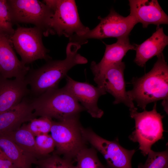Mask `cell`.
<instances>
[{"mask_svg": "<svg viewBox=\"0 0 168 168\" xmlns=\"http://www.w3.org/2000/svg\"><path fill=\"white\" fill-rule=\"evenodd\" d=\"M81 47L79 44L69 42L65 59H51L38 68L30 70L25 77L30 86V93L35 97L49 90L58 88L59 82L71 69L76 65L87 63V59L77 52Z\"/></svg>", "mask_w": 168, "mask_h": 168, "instance_id": "1", "label": "cell"}, {"mask_svg": "<svg viewBox=\"0 0 168 168\" xmlns=\"http://www.w3.org/2000/svg\"><path fill=\"white\" fill-rule=\"evenodd\" d=\"M157 57L149 72L139 78H132L133 88L127 93L130 99L144 110L148 104L163 100L162 105L168 114V66L162 53Z\"/></svg>", "mask_w": 168, "mask_h": 168, "instance_id": "2", "label": "cell"}, {"mask_svg": "<svg viewBox=\"0 0 168 168\" xmlns=\"http://www.w3.org/2000/svg\"><path fill=\"white\" fill-rule=\"evenodd\" d=\"M30 103L36 117H45L58 121L78 116L81 112L85 110L64 86L49 90L34 98Z\"/></svg>", "mask_w": 168, "mask_h": 168, "instance_id": "3", "label": "cell"}, {"mask_svg": "<svg viewBox=\"0 0 168 168\" xmlns=\"http://www.w3.org/2000/svg\"><path fill=\"white\" fill-rule=\"evenodd\" d=\"M129 110L130 116L135 122V129L129 136V139L138 143L139 149L145 156L151 150L152 146L162 138L164 116L157 112L156 102L154 103L151 111L145 110L139 112L136 107Z\"/></svg>", "mask_w": 168, "mask_h": 168, "instance_id": "4", "label": "cell"}, {"mask_svg": "<svg viewBox=\"0 0 168 168\" xmlns=\"http://www.w3.org/2000/svg\"><path fill=\"white\" fill-rule=\"evenodd\" d=\"M79 116L53 121L50 132L55 144L53 154L73 161L86 143L82 133Z\"/></svg>", "mask_w": 168, "mask_h": 168, "instance_id": "5", "label": "cell"}, {"mask_svg": "<svg viewBox=\"0 0 168 168\" xmlns=\"http://www.w3.org/2000/svg\"><path fill=\"white\" fill-rule=\"evenodd\" d=\"M43 1L53 10L51 34L70 38L87 32L90 29L82 23L75 0H45Z\"/></svg>", "mask_w": 168, "mask_h": 168, "instance_id": "6", "label": "cell"}, {"mask_svg": "<svg viewBox=\"0 0 168 168\" xmlns=\"http://www.w3.org/2000/svg\"><path fill=\"white\" fill-rule=\"evenodd\" d=\"M99 23L94 29L79 36H73L69 39V42L76 43L81 45L86 44L89 39H102L114 37L117 39L129 36L137 23L135 18L130 14L126 17L117 13L113 8L108 15L104 18L99 16Z\"/></svg>", "mask_w": 168, "mask_h": 168, "instance_id": "7", "label": "cell"}, {"mask_svg": "<svg viewBox=\"0 0 168 168\" xmlns=\"http://www.w3.org/2000/svg\"><path fill=\"white\" fill-rule=\"evenodd\" d=\"M13 22L32 24L45 36L51 34L52 9L43 1L38 0H8Z\"/></svg>", "mask_w": 168, "mask_h": 168, "instance_id": "8", "label": "cell"}, {"mask_svg": "<svg viewBox=\"0 0 168 168\" xmlns=\"http://www.w3.org/2000/svg\"><path fill=\"white\" fill-rule=\"evenodd\" d=\"M44 33L39 28L18 27L10 36L12 44L26 65L38 59L47 61L51 59L49 51L44 46L42 40Z\"/></svg>", "mask_w": 168, "mask_h": 168, "instance_id": "9", "label": "cell"}, {"mask_svg": "<svg viewBox=\"0 0 168 168\" xmlns=\"http://www.w3.org/2000/svg\"><path fill=\"white\" fill-rule=\"evenodd\" d=\"M83 137L94 149L100 152L110 168H132L131 161L135 149L128 150L120 144L116 138L113 141L107 140L100 136L91 129L82 127Z\"/></svg>", "mask_w": 168, "mask_h": 168, "instance_id": "10", "label": "cell"}, {"mask_svg": "<svg viewBox=\"0 0 168 168\" xmlns=\"http://www.w3.org/2000/svg\"><path fill=\"white\" fill-rule=\"evenodd\" d=\"M66 80L64 87L81 102L85 110L92 117L101 118L104 111L98 107L97 102L100 96L106 94L104 89L87 82L76 81L67 75Z\"/></svg>", "mask_w": 168, "mask_h": 168, "instance_id": "11", "label": "cell"}, {"mask_svg": "<svg viewBox=\"0 0 168 168\" xmlns=\"http://www.w3.org/2000/svg\"><path fill=\"white\" fill-rule=\"evenodd\" d=\"M125 67V63L122 61L108 68L103 74L101 87L114 97V104L122 103L129 109H133L136 107L126 90Z\"/></svg>", "mask_w": 168, "mask_h": 168, "instance_id": "12", "label": "cell"}, {"mask_svg": "<svg viewBox=\"0 0 168 168\" xmlns=\"http://www.w3.org/2000/svg\"><path fill=\"white\" fill-rule=\"evenodd\" d=\"M115 43L107 44L104 55L100 62H91V69L94 75V81L100 87L102 85L104 73L110 66L122 62L123 57L130 50H136V46L130 43L128 36L117 39Z\"/></svg>", "mask_w": 168, "mask_h": 168, "instance_id": "13", "label": "cell"}, {"mask_svg": "<svg viewBox=\"0 0 168 168\" xmlns=\"http://www.w3.org/2000/svg\"><path fill=\"white\" fill-rule=\"evenodd\" d=\"M10 36L0 31V74L5 79H24L30 70L17 57Z\"/></svg>", "mask_w": 168, "mask_h": 168, "instance_id": "14", "label": "cell"}, {"mask_svg": "<svg viewBox=\"0 0 168 168\" xmlns=\"http://www.w3.org/2000/svg\"><path fill=\"white\" fill-rule=\"evenodd\" d=\"M130 14L135 18L137 23H141L146 28L150 24L159 26L168 24V16L157 0H130Z\"/></svg>", "mask_w": 168, "mask_h": 168, "instance_id": "15", "label": "cell"}, {"mask_svg": "<svg viewBox=\"0 0 168 168\" xmlns=\"http://www.w3.org/2000/svg\"><path fill=\"white\" fill-rule=\"evenodd\" d=\"M25 78L5 79L0 76V114L20 104L30 93Z\"/></svg>", "mask_w": 168, "mask_h": 168, "instance_id": "16", "label": "cell"}, {"mask_svg": "<svg viewBox=\"0 0 168 168\" xmlns=\"http://www.w3.org/2000/svg\"><path fill=\"white\" fill-rule=\"evenodd\" d=\"M36 118L30 100L25 97L16 106L0 114V133L16 130Z\"/></svg>", "mask_w": 168, "mask_h": 168, "instance_id": "17", "label": "cell"}, {"mask_svg": "<svg viewBox=\"0 0 168 168\" xmlns=\"http://www.w3.org/2000/svg\"><path fill=\"white\" fill-rule=\"evenodd\" d=\"M168 44V36L164 33L163 27L157 26L156 31L150 37L136 46L134 62L143 67L149 60L162 53Z\"/></svg>", "mask_w": 168, "mask_h": 168, "instance_id": "18", "label": "cell"}, {"mask_svg": "<svg viewBox=\"0 0 168 168\" xmlns=\"http://www.w3.org/2000/svg\"><path fill=\"white\" fill-rule=\"evenodd\" d=\"M0 149L17 168H31L32 165L37 160L4 133H0Z\"/></svg>", "mask_w": 168, "mask_h": 168, "instance_id": "19", "label": "cell"}, {"mask_svg": "<svg viewBox=\"0 0 168 168\" xmlns=\"http://www.w3.org/2000/svg\"><path fill=\"white\" fill-rule=\"evenodd\" d=\"M4 133L19 146L31 154L37 159L42 158L38 152L35 143V136L23 124L19 129Z\"/></svg>", "mask_w": 168, "mask_h": 168, "instance_id": "20", "label": "cell"}, {"mask_svg": "<svg viewBox=\"0 0 168 168\" xmlns=\"http://www.w3.org/2000/svg\"><path fill=\"white\" fill-rule=\"evenodd\" d=\"M77 168H110L100 161L96 150L85 147L77 153L76 158Z\"/></svg>", "mask_w": 168, "mask_h": 168, "instance_id": "21", "label": "cell"}, {"mask_svg": "<svg viewBox=\"0 0 168 168\" xmlns=\"http://www.w3.org/2000/svg\"><path fill=\"white\" fill-rule=\"evenodd\" d=\"M35 168H77L73 161L53 154L37 160Z\"/></svg>", "mask_w": 168, "mask_h": 168, "instance_id": "22", "label": "cell"}, {"mask_svg": "<svg viewBox=\"0 0 168 168\" xmlns=\"http://www.w3.org/2000/svg\"><path fill=\"white\" fill-rule=\"evenodd\" d=\"M147 159L143 164H139L138 168H168V150L155 152L152 149L148 152Z\"/></svg>", "mask_w": 168, "mask_h": 168, "instance_id": "23", "label": "cell"}, {"mask_svg": "<svg viewBox=\"0 0 168 168\" xmlns=\"http://www.w3.org/2000/svg\"><path fill=\"white\" fill-rule=\"evenodd\" d=\"M53 120L45 117H40L32 119L27 124V128L35 136L48 134L50 132Z\"/></svg>", "mask_w": 168, "mask_h": 168, "instance_id": "24", "label": "cell"}, {"mask_svg": "<svg viewBox=\"0 0 168 168\" xmlns=\"http://www.w3.org/2000/svg\"><path fill=\"white\" fill-rule=\"evenodd\" d=\"M12 23L7 0H0V31L11 36L15 31Z\"/></svg>", "mask_w": 168, "mask_h": 168, "instance_id": "25", "label": "cell"}, {"mask_svg": "<svg viewBox=\"0 0 168 168\" xmlns=\"http://www.w3.org/2000/svg\"><path fill=\"white\" fill-rule=\"evenodd\" d=\"M35 137L36 148L42 158L49 155L54 151L55 144L51 135L44 134Z\"/></svg>", "mask_w": 168, "mask_h": 168, "instance_id": "26", "label": "cell"}, {"mask_svg": "<svg viewBox=\"0 0 168 168\" xmlns=\"http://www.w3.org/2000/svg\"><path fill=\"white\" fill-rule=\"evenodd\" d=\"M0 168H17L0 149Z\"/></svg>", "mask_w": 168, "mask_h": 168, "instance_id": "27", "label": "cell"}, {"mask_svg": "<svg viewBox=\"0 0 168 168\" xmlns=\"http://www.w3.org/2000/svg\"></svg>", "mask_w": 168, "mask_h": 168, "instance_id": "28", "label": "cell"}]
</instances>
